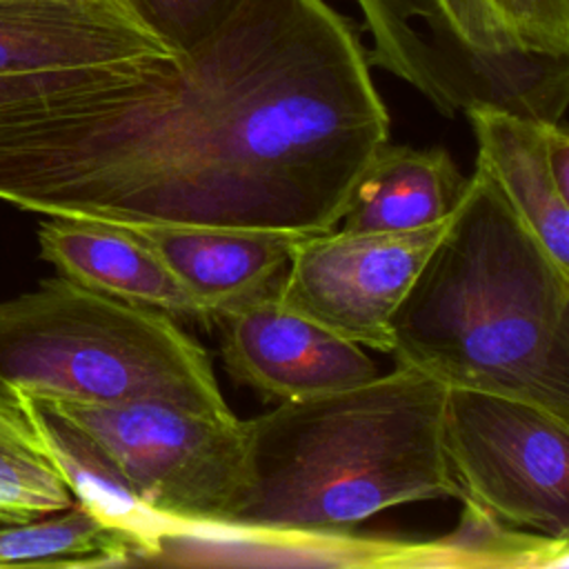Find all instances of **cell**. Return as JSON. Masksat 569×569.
Here are the masks:
<instances>
[{
    "instance_id": "obj_12",
    "label": "cell",
    "mask_w": 569,
    "mask_h": 569,
    "mask_svg": "<svg viewBox=\"0 0 569 569\" xmlns=\"http://www.w3.org/2000/svg\"><path fill=\"white\" fill-rule=\"evenodd\" d=\"M462 113L476 138V162L496 180L551 260L569 273V198L558 189L549 164V140L558 122L491 104H471Z\"/></svg>"
},
{
    "instance_id": "obj_20",
    "label": "cell",
    "mask_w": 569,
    "mask_h": 569,
    "mask_svg": "<svg viewBox=\"0 0 569 569\" xmlns=\"http://www.w3.org/2000/svg\"><path fill=\"white\" fill-rule=\"evenodd\" d=\"M111 2H113V0H111Z\"/></svg>"
},
{
    "instance_id": "obj_7",
    "label": "cell",
    "mask_w": 569,
    "mask_h": 569,
    "mask_svg": "<svg viewBox=\"0 0 569 569\" xmlns=\"http://www.w3.org/2000/svg\"><path fill=\"white\" fill-rule=\"evenodd\" d=\"M449 220L405 231L307 233L276 296L338 336L389 353L391 318Z\"/></svg>"
},
{
    "instance_id": "obj_15",
    "label": "cell",
    "mask_w": 569,
    "mask_h": 569,
    "mask_svg": "<svg viewBox=\"0 0 569 569\" xmlns=\"http://www.w3.org/2000/svg\"><path fill=\"white\" fill-rule=\"evenodd\" d=\"M458 525L427 542H405L396 567H567L569 538H551L502 522L480 505L460 498Z\"/></svg>"
},
{
    "instance_id": "obj_8",
    "label": "cell",
    "mask_w": 569,
    "mask_h": 569,
    "mask_svg": "<svg viewBox=\"0 0 569 569\" xmlns=\"http://www.w3.org/2000/svg\"><path fill=\"white\" fill-rule=\"evenodd\" d=\"M227 373L262 400L289 402L367 382L380 373L365 349L269 296L211 318Z\"/></svg>"
},
{
    "instance_id": "obj_3",
    "label": "cell",
    "mask_w": 569,
    "mask_h": 569,
    "mask_svg": "<svg viewBox=\"0 0 569 569\" xmlns=\"http://www.w3.org/2000/svg\"><path fill=\"white\" fill-rule=\"evenodd\" d=\"M445 398L442 382L396 365L242 420L244 480L220 529L347 536L398 505L460 500L442 447Z\"/></svg>"
},
{
    "instance_id": "obj_5",
    "label": "cell",
    "mask_w": 569,
    "mask_h": 569,
    "mask_svg": "<svg viewBox=\"0 0 569 569\" xmlns=\"http://www.w3.org/2000/svg\"><path fill=\"white\" fill-rule=\"evenodd\" d=\"M47 405L113 458L149 509L191 529L224 527L244 480L240 418L151 400Z\"/></svg>"
},
{
    "instance_id": "obj_10",
    "label": "cell",
    "mask_w": 569,
    "mask_h": 569,
    "mask_svg": "<svg viewBox=\"0 0 569 569\" xmlns=\"http://www.w3.org/2000/svg\"><path fill=\"white\" fill-rule=\"evenodd\" d=\"M40 256L87 289L151 307L173 318L211 322L204 307L131 227L89 218L47 216L38 227Z\"/></svg>"
},
{
    "instance_id": "obj_4",
    "label": "cell",
    "mask_w": 569,
    "mask_h": 569,
    "mask_svg": "<svg viewBox=\"0 0 569 569\" xmlns=\"http://www.w3.org/2000/svg\"><path fill=\"white\" fill-rule=\"evenodd\" d=\"M0 385L47 402H167L233 416L207 349L173 316L64 276L0 300Z\"/></svg>"
},
{
    "instance_id": "obj_11",
    "label": "cell",
    "mask_w": 569,
    "mask_h": 569,
    "mask_svg": "<svg viewBox=\"0 0 569 569\" xmlns=\"http://www.w3.org/2000/svg\"><path fill=\"white\" fill-rule=\"evenodd\" d=\"M198 298L209 320L278 293L302 233L227 227H131Z\"/></svg>"
},
{
    "instance_id": "obj_16",
    "label": "cell",
    "mask_w": 569,
    "mask_h": 569,
    "mask_svg": "<svg viewBox=\"0 0 569 569\" xmlns=\"http://www.w3.org/2000/svg\"><path fill=\"white\" fill-rule=\"evenodd\" d=\"M118 565H140L138 547L78 502L29 522L0 525V567Z\"/></svg>"
},
{
    "instance_id": "obj_17",
    "label": "cell",
    "mask_w": 569,
    "mask_h": 569,
    "mask_svg": "<svg viewBox=\"0 0 569 569\" xmlns=\"http://www.w3.org/2000/svg\"><path fill=\"white\" fill-rule=\"evenodd\" d=\"M73 505L20 398L0 385V525L29 522Z\"/></svg>"
},
{
    "instance_id": "obj_6",
    "label": "cell",
    "mask_w": 569,
    "mask_h": 569,
    "mask_svg": "<svg viewBox=\"0 0 569 569\" xmlns=\"http://www.w3.org/2000/svg\"><path fill=\"white\" fill-rule=\"evenodd\" d=\"M442 447L460 498L507 525L569 538V420L511 396L447 387Z\"/></svg>"
},
{
    "instance_id": "obj_1",
    "label": "cell",
    "mask_w": 569,
    "mask_h": 569,
    "mask_svg": "<svg viewBox=\"0 0 569 569\" xmlns=\"http://www.w3.org/2000/svg\"><path fill=\"white\" fill-rule=\"evenodd\" d=\"M389 140L356 27L325 0H242L171 58L102 67L0 200L120 227L320 233Z\"/></svg>"
},
{
    "instance_id": "obj_13",
    "label": "cell",
    "mask_w": 569,
    "mask_h": 569,
    "mask_svg": "<svg viewBox=\"0 0 569 569\" xmlns=\"http://www.w3.org/2000/svg\"><path fill=\"white\" fill-rule=\"evenodd\" d=\"M467 178L442 147L416 149L389 140L356 178L338 229L405 231L453 213Z\"/></svg>"
},
{
    "instance_id": "obj_14",
    "label": "cell",
    "mask_w": 569,
    "mask_h": 569,
    "mask_svg": "<svg viewBox=\"0 0 569 569\" xmlns=\"http://www.w3.org/2000/svg\"><path fill=\"white\" fill-rule=\"evenodd\" d=\"M16 396L29 413L42 449L71 491L73 502L129 536L140 551V565L153 562L164 536L189 529L149 509L136 496L113 458L84 429L42 400Z\"/></svg>"
},
{
    "instance_id": "obj_19",
    "label": "cell",
    "mask_w": 569,
    "mask_h": 569,
    "mask_svg": "<svg viewBox=\"0 0 569 569\" xmlns=\"http://www.w3.org/2000/svg\"><path fill=\"white\" fill-rule=\"evenodd\" d=\"M173 56L211 36L242 0H113Z\"/></svg>"
},
{
    "instance_id": "obj_18",
    "label": "cell",
    "mask_w": 569,
    "mask_h": 569,
    "mask_svg": "<svg viewBox=\"0 0 569 569\" xmlns=\"http://www.w3.org/2000/svg\"><path fill=\"white\" fill-rule=\"evenodd\" d=\"M373 47L367 53L376 64L409 82L429 102L433 98V64L418 22L436 20V0H356Z\"/></svg>"
},
{
    "instance_id": "obj_9",
    "label": "cell",
    "mask_w": 569,
    "mask_h": 569,
    "mask_svg": "<svg viewBox=\"0 0 569 569\" xmlns=\"http://www.w3.org/2000/svg\"><path fill=\"white\" fill-rule=\"evenodd\" d=\"M171 56L111 0H0V76Z\"/></svg>"
},
{
    "instance_id": "obj_2",
    "label": "cell",
    "mask_w": 569,
    "mask_h": 569,
    "mask_svg": "<svg viewBox=\"0 0 569 569\" xmlns=\"http://www.w3.org/2000/svg\"><path fill=\"white\" fill-rule=\"evenodd\" d=\"M396 365L569 420V273L476 162L391 318Z\"/></svg>"
}]
</instances>
